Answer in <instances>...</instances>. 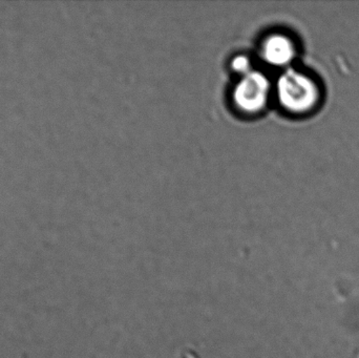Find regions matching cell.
<instances>
[{
	"label": "cell",
	"instance_id": "obj_1",
	"mask_svg": "<svg viewBox=\"0 0 359 358\" xmlns=\"http://www.w3.org/2000/svg\"><path fill=\"white\" fill-rule=\"evenodd\" d=\"M276 97L291 113H305L316 105L318 90L311 78L297 69H287L276 84Z\"/></svg>",
	"mask_w": 359,
	"mask_h": 358
},
{
	"label": "cell",
	"instance_id": "obj_2",
	"mask_svg": "<svg viewBox=\"0 0 359 358\" xmlns=\"http://www.w3.org/2000/svg\"><path fill=\"white\" fill-rule=\"evenodd\" d=\"M270 90L271 84L267 76L253 69L238 80L234 86L232 98L236 106L243 113H259L267 103Z\"/></svg>",
	"mask_w": 359,
	"mask_h": 358
},
{
	"label": "cell",
	"instance_id": "obj_3",
	"mask_svg": "<svg viewBox=\"0 0 359 358\" xmlns=\"http://www.w3.org/2000/svg\"><path fill=\"white\" fill-rule=\"evenodd\" d=\"M262 58L268 64L276 67H287L294 60V43L282 34H273L264 40L261 48Z\"/></svg>",
	"mask_w": 359,
	"mask_h": 358
},
{
	"label": "cell",
	"instance_id": "obj_4",
	"mask_svg": "<svg viewBox=\"0 0 359 358\" xmlns=\"http://www.w3.org/2000/svg\"><path fill=\"white\" fill-rule=\"evenodd\" d=\"M230 65H231L232 71H236L241 77L253 71L251 59L246 55H238V56L233 57Z\"/></svg>",
	"mask_w": 359,
	"mask_h": 358
}]
</instances>
